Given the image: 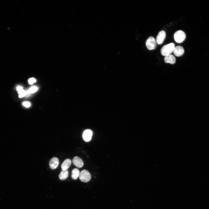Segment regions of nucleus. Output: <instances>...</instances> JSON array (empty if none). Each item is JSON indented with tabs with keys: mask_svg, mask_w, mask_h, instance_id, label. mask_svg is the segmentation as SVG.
<instances>
[{
	"mask_svg": "<svg viewBox=\"0 0 209 209\" xmlns=\"http://www.w3.org/2000/svg\"><path fill=\"white\" fill-rule=\"evenodd\" d=\"M174 38L175 41L178 43L183 42L186 38L185 33L181 30L176 31L174 34Z\"/></svg>",
	"mask_w": 209,
	"mask_h": 209,
	"instance_id": "obj_2",
	"label": "nucleus"
},
{
	"mask_svg": "<svg viewBox=\"0 0 209 209\" xmlns=\"http://www.w3.org/2000/svg\"><path fill=\"white\" fill-rule=\"evenodd\" d=\"M28 83L30 84H31L35 82L36 81L35 79L33 78H30L28 80Z\"/></svg>",
	"mask_w": 209,
	"mask_h": 209,
	"instance_id": "obj_16",
	"label": "nucleus"
},
{
	"mask_svg": "<svg viewBox=\"0 0 209 209\" xmlns=\"http://www.w3.org/2000/svg\"><path fill=\"white\" fill-rule=\"evenodd\" d=\"M93 134L92 131L90 129L85 130L82 134L83 140L86 142L89 141L91 139Z\"/></svg>",
	"mask_w": 209,
	"mask_h": 209,
	"instance_id": "obj_5",
	"label": "nucleus"
},
{
	"mask_svg": "<svg viewBox=\"0 0 209 209\" xmlns=\"http://www.w3.org/2000/svg\"><path fill=\"white\" fill-rule=\"evenodd\" d=\"M59 164V160L58 158L54 157L51 158L49 163V166L52 170H54L57 168Z\"/></svg>",
	"mask_w": 209,
	"mask_h": 209,
	"instance_id": "obj_7",
	"label": "nucleus"
},
{
	"mask_svg": "<svg viewBox=\"0 0 209 209\" xmlns=\"http://www.w3.org/2000/svg\"><path fill=\"white\" fill-rule=\"evenodd\" d=\"M166 36L165 32L162 30L160 31L158 34L156 39L157 44L160 45L162 44L164 41Z\"/></svg>",
	"mask_w": 209,
	"mask_h": 209,
	"instance_id": "obj_6",
	"label": "nucleus"
},
{
	"mask_svg": "<svg viewBox=\"0 0 209 209\" xmlns=\"http://www.w3.org/2000/svg\"><path fill=\"white\" fill-rule=\"evenodd\" d=\"M23 105L26 107H29L30 105V103L28 102H23Z\"/></svg>",
	"mask_w": 209,
	"mask_h": 209,
	"instance_id": "obj_17",
	"label": "nucleus"
},
{
	"mask_svg": "<svg viewBox=\"0 0 209 209\" xmlns=\"http://www.w3.org/2000/svg\"><path fill=\"white\" fill-rule=\"evenodd\" d=\"M72 162L75 166L78 168L82 167L84 165L83 161L78 156H75L73 158Z\"/></svg>",
	"mask_w": 209,
	"mask_h": 209,
	"instance_id": "obj_8",
	"label": "nucleus"
},
{
	"mask_svg": "<svg viewBox=\"0 0 209 209\" xmlns=\"http://www.w3.org/2000/svg\"><path fill=\"white\" fill-rule=\"evenodd\" d=\"M175 47V44L173 43L166 44L161 48V52L162 55L166 56L170 54L173 52Z\"/></svg>",
	"mask_w": 209,
	"mask_h": 209,
	"instance_id": "obj_1",
	"label": "nucleus"
},
{
	"mask_svg": "<svg viewBox=\"0 0 209 209\" xmlns=\"http://www.w3.org/2000/svg\"><path fill=\"white\" fill-rule=\"evenodd\" d=\"M156 41L153 37L150 36L147 40L146 42V46L149 50L155 49L157 46Z\"/></svg>",
	"mask_w": 209,
	"mask_h": 209,
	"instance_id": "obj_4",
	"label": "nucleus"
},
{
	"mask_svg": "<svg viewBox=\"0 0 209 209\" xmlns=\"http://www.w3.org/2000/svg\"><path fill=\"white\" fill-rule=\"evenodd\" d=\"M17 89L19 95L22 94L24 91V90L23 89V88L20 86L18 87L17 88Z\"/></svg>",
	"mask_w": 209,
	"mask_h": 209,
	"instance_id": "obj_15",
	"label": "nucleus"
},
{
	"mask_svg": "<svg viewBox=\"0 0 209 209\" xmlns=\"http://www.w3.org/2000/svg\"><path fill=\"white\" fill-rule=\"evenodd\" d=\"M79 177L81 181L86 183L90 180L91 176L90 173L87 170H84L80 173Z\"/></svg>",
	"mask_w": 209,
	"mask_h": 209,
	"instance_id": "obj_3",
	"label": "nucleus"
},
{
	"mask_svg": "<svg viewBox=\"0 0 209 209\" xmlns=\"http://www.w3.org/2000/svg\"><path fill=\"white\" fill-rule=\"evenodd\" d=\"M173 52L176 56L179 57L183 55L184 51L183 47L178 46L175 47Z\"/></svg>",
	"mask_w": 209,
	"mask_h": 209,
	"instance_id": "obj_9",
	"label": "nucleus"
},
{
	"mask_svg": "<svg viewBox=\"0 0 209 209\" xmlns=\"http://www.w3.org/2000/svg\"><path fill=\"white\" fill-rule=\"evenodd\" d=\"M68 175L69 172L67 170H62L59 176L60 180H64L68 177Z\"/></svg>",
	"mask_w": 209,
	"mask_h": 209,
	"instance_id": "obj_12",
	"label": "nucleus"
},
{
	"mask_svg": "<svg viewBox=\"0 0 209 209\" xmlns=\"http://www.w3.org/2000/svg\"><path fill=\"white\" fill-rule=\"evenodd\" d=\"M38 88L37 87H33L30 88V89L28 91V93H34L37 90Z\"/></svg>",
	"mask_w": 209,
	"mask_h": 209,
	"instance_id": "obj_14",
	"label": "nucleus"
},
{
	"mask_svg": "<svg viewBox=\"0 0 209 209\" xmlns=\"http://www.w3.org/2000/svg\"><path fill=\"white\" fill-rule=\"evenodd\" d=\"M164 60L166 63H169L172 64H174L176 62L175 57L171 54L165 56Z\"/></svg>",
	"mask_w": 209,
	"mask_h": 209,
	"instance_id": "obj_10",
	"label": "nucleus"
},
{
	"mask_svg": "<svg viewBox=\"0 0 209 209\" xmlns=\"http://www.w3.org/2000/svg\"><path fill=\"white\" fill-rule=\"evenodd\" d=\"M71 163V161L70 159L69 158L65 160L61 165V167L62 170H67L70 166Z\"/></svg>",
	"mask_w": 209,
	"mask_h": 209,
	"instance_id": "obj_11",
	"label": "nucleus"
},
{
	"mask_svg": "<svg viewBox=\"0 0 209 209\" xmlns=\"http://www.w3.org/2000/svg\"><path fill=\"white\" fill-rule=\"evenodd\" d=\"M80 174V171L78 169L74 168L72 171L71 177L73 179L76 180L79 176Z\"/></svg>",
	"mask_w": 209,
	"mask_h": 209,
	"instance_id": "obj_13",
	"label": "nucleus"
}]
</instances>
